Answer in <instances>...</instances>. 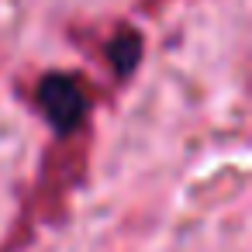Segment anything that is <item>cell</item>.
<instances>
[{
  "label": "cell",
  "instance_id": "6da1fadb",
  "mask_svg": "<svg viewBox=\"0 0 252 252\" xmlns=\"http://www.w3.org/2000/svg\"><path fill=\"white\" fill-rule=\"evenodd\" d=\"M35 100L45 114V121L59 131V135H73L83 128L87 111H90V94L83 90V83L69 73H45Z\"/></svg>",
  "mask_w": 252,
  "mask_h": 252
},
{
  "label": "cell",
  "instance_id": "7a4b0ae2",
  "mask_svg": "<svg viewBox=\"0 0 252 252\" xmlns=\"http://www.w3.org/2000/svg\"><path fill=\"white\" fill-rule=\"evenodd\" d=\"M104 56H107V66L118 76H131L135 66L142 63V38H138V32H131V28L114 32L107 38V45H104Z\"/></svg>",
  "mask_w": 252,
  "mask_h": 252
}]
</instances>
